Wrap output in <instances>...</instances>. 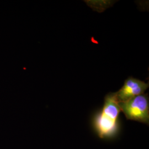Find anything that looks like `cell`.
Instances as JSON below:
<instances>
[{"label": "cell", "mask_w": 149, "mask_h": 149, "mask_svg": "<svg viewBox=\"0 0 149 149\" xmlns=\"http://www.w3.org/2000/svg\"><path fill=\"white\" fill-rule=\"evenodd\" d=\"M121 109L115 93L108 94L104 106L93 118L95 129L101 138H111L117 135L119 124L118 118Z\"/></svg>", "instance_id": "1"}, {"label": "cell", "mask_w": 149, "mask_h": 149, "mask_svg": "<svg viewBox=\"0 0 149 149\" xmlns=\"http://www.w3.org/2000/svg\"><path fill=\"white\" fill-rule=\"evenodd\" d=\"M119 104L121 112L127 119L149 124V101L147 95L136 96Z\"/></svg>", "instance_id": "2"}, {"label": "cell", "mask_w": 149, "mask_h": 149, "mask_svg": "<svg viewBox=\"0 0 149 149\" xmlns=\"http://www.w3.org/2000/svg\"><path fill=\"white\" fill-rule=\"evenodd\" d=\"M149 87V84L130 77L125 81L122 87L115 92L118 101L123 102L134 97L144 94Z\"/></svg>", "instance_id": "3"}]
</instances>
